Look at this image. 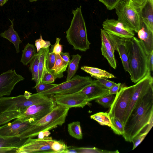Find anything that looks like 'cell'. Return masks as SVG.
<instances>
[{
	"label": "cell",
	"mask_w": 153,
	"mask_h": 153,
	"mask_svg": "<svg viewBox=\"0 0 153 153\" xmlns=\"http://www.w3.org/2000/svg\"><path fill=\"white\" fill-rule=\"evenodd\" d=\"M152 88L143 96L132 111L125 125L123 137L127 142H132L138 134L144 131L153 121V89Z\"/></svg>",
	"instance_id": "1"
},
{
	"label": "cell",
	"mask_w": 153,
	"mask_h": 153,
	"mask_svg": "<svg viewBox=\"0 0 153 153\" xmlns=\"http://www.w3.org/2000/svg\"><path fill=\"white\" fill-rule=\"evenodd\" d=\"M131 81L136 83L149 72L148 56L140 40L134 36L127 39Z\"/></svg>",
	"instance_id": "2"
},
{
	"label": "cell",
	"mask_w": 153,
	"mask_h": 153,
	"mask_svg": "<svg viewBox=\"0 0 153 153\" xmlns=\"http://www.w3.org/2000/svg\"><path fill=\"white\" fill-rule=\"evenodd\" d=\"M69 108L57 105L51 112L36 123L31 124L19 137L27 139L35 137L42 132L61 126L65 120Z\"/></svg>",
	"instance_id": "3"
},
{
	"label": "cell",
	"mask_w": 153,
	"mask_h": 153,
	"mask_svg": "<svg viewBox=\"0 0 153 153\" xmlns=\"http://www.w3.org/2000/svg\"><path fill=\"white\" fill-rule=\"evenodd\" d=\"M73 14L70 26L66 31V38L73 49L86 51L90 48L91 43L88 40L87 30L81 10V6L73 10Z\"/></svg>",
	"instance_id": "4"
},
{
	"label": "cell",
	"mask_w": 153,
	"mask_h": 153,
	"mask_svg": "<svg viewBox=\"0 0 153 153\" xmlns=\"http://www.w3.org/2000/svg\"><path fill=\"white\" fill-rule=\"evenodd\" d=\"M52 100L50 96L31 94L27 91L24 94L16 97H2L0 98V114L10 111L21 112L32 105Z\"/></svg>",
	"instance_id": "5"
},
{
	"label": "cell",
	"mask_w": 153,
	"mask_h": 153,
	"mask_svg": "<svg viewBox=\"0 0 153 153\" xmlns=\"http://www.w3.org/2000/svg\"><path fill=\"white\" fill-rule=\"evenodd\" d=\"M68 146L63 142L53 140L51 137H29L15 153H64Z\"/></svg>",
	"instance_id": "6"
},
{
	"label": "cell",
	"mask_w": 153,
	"mask_h": 153,
	"mask_svg": "<svg viewBox=\"0 0 153 153\" xmlns=\"http://www.w3.org/2000/svg\"><path fill=\"white\" fill-rule=\"evenodd\" d=\"M117 20L136 33L141 27L140 11L130 1L120 0L115 8Z\"/></svg>",
	"instance_id": "7"
},
{
	"label": "cell",
	"mask_w": 153,
	"mask_h": 153,
	"mask_svg": "<svg viewBox=\"0 0 153 153\" xmlns=\"http://www.w3.org/2000/svg\"><path fill=\"white\" fill-rule=\"evenodd\" d=\"M93 81L91 77L76 75L66 81L45 91L34 94L36 95L50 96L56 94H70L78 92Z\"/></svg>",
	"instance_id": "8"
},
{
	"label": "cell",
	"mask_w": 153,
	"mask_h": 153,
	"mask_svg": "<svg viewBox=\"0 0 153 153\" xmlns=\"http://www.w3.org/2000/svg\"><path fill=\"white\" fill-rule=\"evenodd\" d=\"M56 106L53 100L30 106L21 112L14 111L15 119L27 121L31 124L38 121L51 112Z\"/></svg>",
	"instance_id": "9"
},
{
	"label": "cell",
	"mask_w": 153,
	"mask_h": 153,
	"mask_svg": "<svg viewBox=\"0 0 153 153\" xmlns=\"http://www.w3.org/2000/svg\"><path fill=\"white\" fill-rule=\"evenodd\" d=\"M134 85L128 87L121 86L110 107L108 113L110 116L117 118L123 124L125 114L134 92Z\"/></svg>",
	"instance_id": "10"
},
{
	"label": "cell",
	"mask_w": 153,
	"mask_h": 153,
	"mask_svg": "<svg viewBox=\"0 0 153 153\" xmlns=\"http://www.w3.org/2000/svg\"><path fill=\"white\" fill-rule=\"evenodd\" d=\"M153 79L151 72L134 85V92L125 114L123 125L124 126L133 110L145 95L153 88Z\"/></svg>",
	"instance_id": "11"
},
{
	"label": "cell",
	"mask_w": 153,
	"mask_h": 153,
	"mask_svg": "<svg viewBox=\"0 0 153 153\" xmlns=\"http://www.w3.org/2000/svg\"><path fill=\"white\" fill-rule=\"evenodd\" d=\"M50 96L57 105L69 108L73 107L83 108L89 102L86 96L80 91Z\"/></svg>",
	"instance_id": "12"
},
{
	"label": "cell",
	"mask_w": 153,
	"mask_h": 153,
	"mask_svg": "<svg viewBox=\"0 0 153 153\" xmlns=\"http://www.w3.org/2000/svg\"><path fill=\"white\" fill-rule=\"evenodd\" d=\"M21 75L17 74L15 70L12 69L0 75V98L9 96L15 85L24 80Z\"/></svg>",
	"instance_id": "13"
},
{
	"label": "cell",
	"mask_w": 153,
	"mask_h": 153,
	"mask_svg": "<svg viewBox=\"0 0 153 153\" xmlns=\"http://www.w3.org/2000/svg\"><path fill=\"white\" fill-rule=\"evenodd\" d=\"M103 30L116 36L129 39L134 36V31L114 19H106L103 22Z\"/></svg>",
	"instance_id": "14"
},
{
	"label": "cell",
	"mask_w": 153,
	"mask_h": 153,
	"mask_svg": "<svg viewBox=\"0 0 153 153\" xmlns=\"http://www.w3.org/2000/svg\"><path fill=\"white\" fill-rule=\"evenodd\" d=\"M31 124L29 122L16 119L12 122L7 123L0 126V136L6 137L19 136Z\"/></svg>",
	"instance_id": "15"
},
{
	"label": "cell",
	"mask_w": 153,
	"mask_h": 153,
	"mask_svg": "<svg viewBox=\"0 0 153 153\" xmlns=\"http://www.w3.org/2000/svg\"><path fill=\"white\" fill-rule=\"evenodd\" d=\"M86 97L89 102L109 94V88L94 80L79 91Z\"/></svg>",
	"instance_id": "16"
},
{
	"label": "cell",
	"mask_w": 153,
	"mask_h": 153,
	"mask_svg": "<svg viewBox=\"0 0 153 153\" xmlns=\"http://www.w3.org/2000/svg\"><path fill=\"white\" fill-rule=\"evenodd\" d=\"M26 139L19 136L6 137L0 136V153L15 152Z\"/></svg>",
	"instance_id": "17"
},
{
	"label": "cell",
	"mask_w": 153,
	"mask_h": 153,
	"mask_svg": "<svg viewBox=\"0 0 153 153\" xmlns=\"http://www.w3.org/2000/svg\"><path fill=\"white\" fill-rule=\"evenodd\" d=\"M139 39L148 55L153 51V32L142 22L141 27L137 32Z\"/></svg>",
	"instance_id": "18"
},
{
	"label": "cell",
	"mask_w": 153,
	"mask_h": 153,
	"mask_svg": "<svg viewBox=\"0 0 153 153\" xmlns=\"http://www.w3.org/2000/svg\"><path fill=\"white\" fill-rule=\"evenodd\" d=\"M127 39L118 37L117 50L120 55L123 68L126 71L131 74L129 56L127 44Z\"/></svg>",
	"instance_id": "19"
},
{
	"label": "cell",
	"mask_w": 153,
	"mask_h": 153,
	"mask_svg": "<svg viewBox=\"0 0 153 153\" xmlns=\"http://www.w3.org/2000/svg\"><path fill=\"white\" fill-rule=\"evenodd\" d=\"M142 22L153 32V4L149 0L140 11Z\"/></svg>",
	"instance_id": "20"
},
{
	"label": "cell",
	"mask_w": 153,
	"mask_h": 153,
	"mask_svg": "<svg viewBox=\"0 0 153 153\" xmlns=\"http://www.w3.org/2000/svg\"><path fill=\"white\" fill-rule=\"evenodd\" d=\"M10 20L11 22V25L7 30L1 33L0 36L6 39L13 43L16 49V53H18L20 52L19 45L22 42V41L20 39L17 32L14 29V20Z\"/></svg>",
	"instance_id": "21"
},
{
	"label": "cell",
	"mask_w": 153,
	"mask_h": 153,
	"mask_svg": "<svg viewBox=\"0 0 153 153\" xmlns=\"http://www.w3.org/2000/svg\"><path fill=\"white\" fill-rule=\"evenodd\" d=\"M102 44L108 49L114 52L117 50L118 37L114 36L103 29L101 30Z\"/></svg>",
	"instance_id": "22"
},
{
	"label": "cell",
	"mask_w": 153,
	"mask_h": 153,
	"mask_svg": "<svg viewBox=\"0 0 153 153\" xmlns=\"http://www.w3.org/2000/svg\"><path fill=\"white\" fill-rule=\"evenodd\" d=\"M55 62L51 69V73L55 79L61 78L63 76V72L66 70L68 63L62 59L59 54H55Z\"/></svg>",
	"instance_id": "23"
},
{
	"label": "cell",
	"mask_w": 153,
	"mask_h": 153,
	"mask_svg": "<svg viewBox=\"0 0 153 153\" xmlns=\"http://www.w3.org/2000/svg\"><path fill=\"white\" fill-rule=\"evenodd\" d=\"M50 51L49 48H43L39 51V74L37 82L36 84L42 82L43 75L47 70L46 67V62L48 54Z\"/></svg>",
	"instance_id": "24"
},
{
	"label": "cell",
	"mask_w": 153,
	"mask_h": 153,
	"mask_svg": "<svg viewBox=\"0 0 153 153\" xmlns=\"http://www.w3.org/2000/svg\"><path fill=\"white\" fill-rule=\"evenodd\" d=\"M81 68L90 75L91 77L96 79L102 78L107 79L115 78V76L112 74L98 68L84 66L81 67Z\"/></svg>",
	"instance_id": "25"
},
{
	"label": "cell",
	"mask_w": 153,
	"mask_h": 153,
	"mask_svg": "<svg viewBox=\"0 0 153 153\" xmlns=\"http://www.w3.org/2000/svg\"><path fill=\"white\" fill-rule=\"evenodd\" d=\"M118 150L110 151L102 150L94 147H76L74 146H68L66 151V153H118Z\"/></svg>",
	"instance_id": "26"
},
{
	"label": "cell",
	"mask_w": 153,
	"mask_h": 153,
	"mask_svg": "<svg viewBox=\"0 0 153 153\" xmlns=\"http://www.w3.org/2000/svg\"><path fill=\"white\" fill-rule=\"evenodd\" d=\"M36 50L33 45L29 43L26 44L22 51V54L20 60L23 65L26 66L30 62L36 53Z\"/></svg>",
	"instance_id": "27"
},
{
	"label": "cell",
	"mask_w": 153,
	"mask_h": 153,
	"mask_svg": "<svg viewBox=\"0 0 153 153\" xmlns=\"http://www.w3.org/2000/svg\"><path fill=\"white\" fill-rule=\"evenodd\" d=\"M81 57V56L78 54L72 56V59L68 64L66 81L70 79L75 75L78 68L79 63Z\"/></svg>",
	"instance_id": "28"
},
{
	"label": "cell",
	"mask_w": 153,
	"mask_h": 153,
	"mask_svg": "<svg viewBox=\"0 0 153 153\" xmlns=\"http://www.w3.org/2000/svg\"><path fill=\"white\" fill-rule=\"evenodd\" d=\"M68 129L69 134L72 137L79 140L82 138V134L79 122L75 121L68 124Z\"/></svg>",
	"instance_id": "29"
},
{
	"label": "cell",
	"mask_w": 153,
	"mask_h": 153,
	"mask_svg": "<svg viewBox=\"0 0 153 153\" xmlns=\"http://www.w3.org/2000/svg\"><path fill=\"white\" fill-rule=\"evenodd\" d=\"M90 118L97 121L100 125L111 126V118L108 113L99 112L90 116Z\"/></svg>",
	"instance_id": "30"
},
{
	"label": "cell",
	"mask_w": 153,
	"mask_h": 153,
	"mask_svg": "<svg viewBox=\"0 0 153 153\" xmlns=\"http://www.w3.org/2000/svg\"><path fill=\"white\" fill-rule=\"evenodd\" d=\"M39 58V53L38 52L30 62L29 67V70L32 74V80L34 81L36 83L38 78Z\"/></svg>",
	"instance_id": "31"
},
{
	"label": "cell",
	"mask_w": 153,
	"mask_h": 153,
	"mask_svg": "<svg viewBox=\"0 0 153 153\" xmlns=\"http://www.w3.org/2000/svg\"><path fill=\"white\" fill-rule=\"evenodd\" d=\"M101 49L102 55L107 59L110 65L115 69L117 67V64L114 52L106 48L102 44Z\"/></svg>",
	"instance_id": "32"
},
{
	"label": "cell",
	"mask_w": 153,
	"mask_h": 153,
	"mask_svg": "<svg viewBox=\"0 0 153 153\" xmlns=\"http://www.w3.org/2000/svg\"><path fill=\"white\" fill-rule=\"evenodd\" d=\"M110 116L111 125L110 127L112 130L115 134L123 135L125 133V130L122 123L117 118Z\"/></svg>",
	"instance_id": "33"
},
{
	"label": "cell",
	"mask_w": 153,
	"mask_h": 153,
	"mask_svg": "<svg viewBox=\"0 0 153 153\" xmlns=\"http://www.w3.org/2000/svg\"><path fill=\"white\" fill-rule=\"evenodd\" d=\"M115 96L113 94H108L96 99L95 102L105 108H110L115 99Z\"/></svg>",
	"instance_id": "34"
},
{
	"label": "cell",
	"mask_w": 153,
	"mask_h": 153,
	"mask_svg": "<svg viewBox=\"0 0 153 153\" xmlns=\"http://www.w3.org/2000/svg\"><path fill=\"white\" fill-rule=\"evenodd\" d=\"M55 60V54L53 52V48L51 47L48 54L46 62V68L51 73V69L54 65Z\"/></svg>",
	"instance_id": "35"
},
{
	"label": "cell",
	"mask_w": 153,
	"mask_h": 153,
	"mask_svg": "<svg viewBox=\"0 0 153 153\" xmlns=\"http://www.w3.org/2000/svg\"><path fill=\"white\" fill-rule=\"evenodd\" d=\"M57 84L41 82L36 84L33 88L35 89L37 93H39L49 89L56 86Z\"/></svg>",
	"instance_id": "36"
},
{
	"label": "cell",
	"mask_w": 153,
	"mask_h": 153,
	"mask_svg": "<svg viewBox=\"0 0 153 153\" xmlns=\"http://www.w3.org/2000/svg\"><path fill=\"white\" fill-rule=\"evenodd\" d=\"M35 45L37 53L40 50L43 48H49L51 45L49 41H45L43 39L41 35H40V38L35 40Z\"/></svg>",
	"instance_id": "37"
},
{
	"label": "cell",
	"mask_w": 153,
	"mask_h": 153,
	"mask_svg": "<svg viewBox=\"0 0 153 153\" xmlns=\"http://www.w3.org/2000/svg\"><path fill=\"white\" fill-rule=\"evenodd\" d=\"M149 131L146 130L144 132L138 134L132 139L133 143L132 150L136 148L143 140Z\"/></svg>",
	"instance_id": "38"
},
{
	"label": "cell",
	"mask_w": 153,
	"mask_h": 153,
	"mask_svg": "<svg viewBox=\"0 0 153 153\" xmlns=\"http://www.w3.org/2000/svg\"><path fill=\"white\" fill-rule=\"evenodd\" d=\"M103 3L108 10H111L114 9L117 4L120 0H98Z\"/></svg>",
	"instance_id": "39"
},
{
	"label": "cell",
	"mask_w": 153,
	"mask_h": 153,
	"mask_svg": "<svg viewBox=\"0 0 153 153\" xmlns=\"http://www.w3.org/2000/svg\"><path fill=\"white\" fill-rule=\"evenodd\" d=\"M55 79L53 75L47 70L44 73L41 82L52 83Z\"/></svg>",
	"instance_id": "40"
},
{
	"label": "cell",
	"mask_w": 153,
	"mask_h": 153,
	"mask_svg": "<svg viewBox=\"0 0 153 153\" xmlns=\"http://www.w3.org/2000/svg\"><path fill=\"white\" fill-rule=\"evenodd\" d=\"M60 39H61L59 38H57L55 44L53 45H51L53 48V52L55 54H60L62 52V45L59 44Z\"/></svg>",
	"instance_id": "41"
},
{
	"label": "cell",
	"mask_w": 153,
	"mask_h": 153,
	"mask_svg": "<svg viewBox=\"0 0 153 153\" xmlns=\"http://www.w3.org/2000/svg\"><path fill=\"white\" fill-rule=\"evenodd\" d=\"M97 79L101 84L108 88H110L117 84L105 78H98Z\"/></svg>",
	"instance_id": "42"
},
{
	"label": "cell",
	"mask_w": 153,
	"mask_h": 153,
	"mask_svg": "<svg viewBox=\"0 0 153 153\" xmlns=\"http://www.w3.org/2000/svg\"><path fill=\"white\" fill-rule=\"evenodd\" d=\"M134 5L140 11L145 6L149 0H130Z\"/></svg>",
	"instance_id": "43"
},
{
	"label": "cell",
	"mask_w": 153,
	"mask_h": 153,
	"mask_svg": "<svg viewBox=\"0 0 153 153\" xmlns=\"http://www.w3.org/2000/svg\"><path fill=\"white\" fill-rule=\"evenodd\" d=\"M120 83H117L109 88L108 94H116L119 91L121 86Z\"/></svg>",
	"instance_id": "44"
},
{
	"label": "cell",
	"mask_w": 153,
	"mask_h": 153,
	"mask_svg": "<svg viewBox=\"0 0 153 153\" xmlns=\"http://www.w3.org/2000/svg\"><path fill=\"white\" fill-rule=\"evenodd\" d=\"M148 56V65L149 72H152L153 69V51H152Z\"/></svg>",
	"instance_id": "45"
},
{
	"label": "cell",
	"mask_w": 153,
	"mask_h": 153,
	"mask_svg": "<svg viewBox=\"0 0 153 153\" xmlns=\"http://www.w3.org/2000/svg\"><path fill=\"white\" fill-rule=\"evenodd\" d=\"M59 54L62 59L65 62L69 64L70 61V56L69 53L68 52H62Z\"/></svg>",
	"instance_id": "46"
},
{
	"label": "cell",
	"mask_w": 153,
	"mask_h": 153,
	"mask_svg": "<svg viewBox=\"0 0 153 153\" xmlns=\"http://www.w3.org/2000/svg\"><path fill=\"white\" fill-rule=\"evenodd\" d=\"M8 0H0V6L3 5Z\"/></svg>",
	"instance_id": "47"
},
{
	"label": "cell",
	"mask_w": 153,
	"mask_h": 153,
	"mask_svg": "<svg viewBox=\"0 0 153 153\" xmlns=\"http://www.w3.org/2000/svg\"><path fill=\"white\" fill-rule=\"evenodd\" d=\"M38 0H29V1L31 2H34V1H36Z\"/></svg>",
	"instance_id": "48"
},
{
	"label": "cell",
	"mask_w": 153,
	"mask_h": 153,
	"mask_svg": "<svg viewBox=\"0 0 153 153\" xmlns=\"http://www.w3.org/2000/svg\"><path fill=\"white\" fill-rule=\"evenodd\" d=\"M125 0L128 1H130V0Z\"/></svg>",
	"instance_id": "49"
},
{
	"label": "cell",
	"mask_w": 153,
	"mask_h": 153,
	"mask_svg": "<svg viewBox=\"0 0 153 153\" xmlns=\"http://www.w3.org/2000/svg\"></svg>",
	"instance_id": "50"
}]
</instances>
